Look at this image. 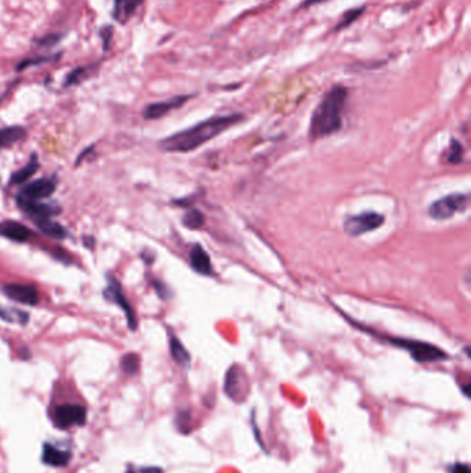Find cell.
I'll return each instance as SVG.
<instances>
[{
  "mask_svg": "<svg viewBox=\"0 0 471 473\" xmlns=\"http://www.w3.org/2000/svg\"><path fill=\"white\" fill-rule=\"evenodd\" d=\"M17 202H18V206L24 212L37 216V219H49L50 216H53L58 212V208H54V206L47 205V203H41L38 201H30V199L18 198Z\"/></svg>",
  "mask_w": 471,
  "mask_h": 473,
  "instance_id": "13",
  "label": "cell"
},
{
  "mask_svg": "<svg viewBox=\"0 0 471 473\" xmlns=\"http://www.w3.org/2000/svg\"><path fill=\"white\" fill-rule=\"evenodd\" d=\"M183 223H184V226H186L187 229H190V230H199V229L203 226V223H205V216H203V213H202L200 210H198V209H190V210L184 215V217H183Z\"/></svg>",
  "mask_w": 471,
  "mask_h": 473,
  "instance_id": "22",
  "label": "cell"
},
{
  "mask_svg": "<svg viewBox=\"0 0 471 473\" xmlns=\"http://www.w3.org/2000/svg\"><path fill=\"white\" fill-rule=\"evenodd\" d=\"M470 203L469 194H451L434 201L429 208V216L434 220H448L456 213L467 210Z\"/></svg>",
  "mask_w": 471,
  "mask_h": 473,
  "instance_id": "4",
  "label": "cell"
},
{
  "mask_svg": "<svg viewBox=\"0 0 471 473\" xmlns=\"http://www.w3.org/2000/svg\"><path fill=\"white\" fill-rule=\"evenodd\" d=\"M190 263H191V267L202 276H210L213 273L210 256L200 245L193 246L190 252Z\"/></svg>",
  "mask_w": 471,
  "mask_h": 473,
  "instance_id": "12",
  "label": "cell"
},
{
  "mask_svg": "<svg viewBox=\"0 0 471 473\" xmlns=\"http://www.w3.org/2000/svg\"><path fill=\"white\" fill-rule=\"evenodd\" d=\"M385 339L392 345H395L396 348L405 349L418 362H435L448 360V355L442 349L434 346L432 343L411 339H398V338H385Z\"/></svg>",
  "mask_w": 471,
  "mask_h": 473,
  "instance_id": "3",
  "label": "cell"
},
{
  "mask_svg": "<svg viewBox=\"0 0 471 473\" xmlns=\"http://www.w3.org/2000/svg\"><path fill=\"white\" fill-rule=\"evenodd\" d=\"M3 292L10 299H13L15 302H20V303H24V305L35 306L39 302V292L32 285L7 284V285L3 286Z\"/></svg>",
  "mask_w": 471,
  "mask_h": 473,
  "instance_id": "9",
  "label": "cell"
},
{
  "mask_svg": "<svg viewBox=\"0 0 471 473\" xmlns=\"http://www.w3.org/2000/svg\"><path fill=\"white\" fill-rule=\"evenodd\" d=\"M154 286H155V289H157V295H159L162 299H166V298H167V288H166L164 284H162L160 281L155 279V281H154Z\"/></svg>",
  "mask_w": 471,
  "mask_h": 473,
  "instance_id": "27",
  "label": "cell"
},
{
  "mask_svg": "<svg viewBox=\"0 0 471 473\" xmlns=\"http://www.w3.org/2000/svg\"><path fill=\"white\" fill-rule=\"evenodd\" d=\"M104 298L112 303H117L119 308L124 312V315L127 317V322L131 331H134L137 328V321L136 317L133 315V310L126 299V296L122 292V286L117 281L115 277L108 276V286L104 291Z\"/></svg>",
  "mask_w": 471,
  "mask_h": 473,
  "instance_id": "7",
  "label": "cell"
},
{
  "mask_svg": "<svg viewBox=\"0 0 471 473\" xmlns=\"http://www.w3.org/2000/svg\"><path fill=\"white\" fill-rule=\"evenodd\" d=\"M365 11V7H358V8H353V10H347L342 20L339 21V24L333 28V32H339V31H343L346 28H349L350 25H353L354 23L363 14Z\"/></svg>",
  "mask_w": 471,
  "mask_h": 473,
  "instance_id": "21",
  "label": "cell"
},
{
  "mask_svg": "<svg viewBox=\"0 0 471 473\" xmlns=\"http://www.w3.org/2000/svg\"><path fill=\"white\" fill-rule=\"evenodd\" d=\"M120 367L122 371L127 375V377H133L138 372L140 368V357L134 353H129L124 355L120 361Z\"/></svg>",
  "mask_w": 471,
  "mask_h": 473,
  "instance_id": "23",
  "label": "cell"
},
{
  "mask_svg": "<svg viewBox=\"0 0 471 473\" xmlns=\"http://www.w3.org/2000/svg\"><path fill=\"white\" fill-rule=\"evenodd\" d=\"M112 32H114V30H112L111 27H104V28L100 31V35H101V38H103L104 50H108V47H110L111 38H112Z\"/></svg>",
  "mask_w": 471,
  "mask_h": 473,
  "instance_id": "26",
  "label": "cell"
},
{
  "mask_svg": "<svg viewBox=\"0 0 471 473\" xmlns=\"http://www.w3.org/2000/svg\"><path fill=\"white\" fill-rule=\"evenodd\" d=\"M463 157H465V149L462 146V143H459L458 140H452L451 141V147H449V151H448V157H446V160L449 163H460L463 160Z\"/></svg>",
  "mask_w": 471,
  "mask_h": 473,
  "instance_id": "25",
  "label": "cell"
},
{
  "mask_svg": "<svg viewBox=\"0 0 471 473\" xmlns=\"http://www.w3.org/2000/svg\"><path fill=\"white\" fill-rule=\"evenodd\" d=\"M349 90L344 86H333L315 108L310 122V139L319 140L337 133L343 126V113Z\"/></svg>",
  "mask_w": 471,
  "mask_h": 473,
  "instance_id": "2",
  "label": "cell"
},
{
  "mask_svg": "<svg viewBox=\"0 0 471 473\" xmlns=\"http://www.w3.org/2000/svg\"><path fill=\"white\" fill-rule=\"evenodd\" d=\"M242 384H245V375L240 368L238 367H231L227 371L226 375V384H224V391L228 394L233 400H238L240 391H242Z\"/></svg>",
  "mask_w": 471,
  "mask_h": 473,
  "instance_id": "14",
  "label": "cell"
},
{
  "mask_svg": "<svg viewBox=\"0 0 471 473\" xmlns=\"http://www.w3.org/2000/svg\"><path fill=\"white\" fill-rule=\"evenodd\" d=\"M0 234L15 242H24L30 238V230L18 222H4L0 225Z\"/></svg>",
  "mask_w": 471,
  "mask_h": 473,
  "instance_id": "15",
  "label": "cell"
},
{
  "mask_svg": "<svg viewBox=\"0 0 471 473\" xmlns=\"http://www.w3.org/2000/svg\"><path fill=\"white\" fill-rule=\"evenodd\" d=\"M144 0H114V17L118 23H126Z\"/></svg>",
  "mask_w": 471,
  "mask_h": 473,
  "instance_id": "16",
  "label": "cell"
},
{
  "mask_svg": "<svg viewBox=\"0 0 471 473\" xmlns=\"http://www.w3.org/2000/svg\"><path fill=\"white\" fill-rule=\"evenodd\" d=\"M0 317H3V318H6V320H7V315H6L4 312H1V310H0Z\"/></svg>",
  "mask_w": 471,
  "mask_h": 473,
  "instance_id": "31",
  "label": "cell"
},
{
  "mask_svg": "<svg viewBox=\"0 0 471 473\" xmlns=\"http://www.w3.org/2000/svg\"><path fill=\"white\" fill-rule=\"evenodd\" d=\"M193 96H174L169 100L164 101H159V103H153L150 106H147L143 111V117L148 120L153 119H159L164 115H167L169 113H172L173 110H177L180 107H183Z\"/></svg>",
  "mask_w": 471,
  "mask_h": 473,
  "instance_id": "8",
  "label": "cell"
},
{
  "mask_svg": "<svg viewBox=\"0 0 471 473\" xmlns=\"http://www.w3.org/2000/svg\"><path fill=\"white\" fill-rule=\"evenodd\" d=\"M87 411L79 404H60L54 408L51 420L56 428L70 429L72 427H82L86 424Z\"/></svg>",
  "mask_w": 471,
  "mask_h": 473,
  "instance_id": "6",
  "label": "cell"
},
{
  "mask_svg": "<svg viewBox=\"0 0 471 473\" xmlns=\"http://www.w3.org/2000/svg\"><path fill=\"white\" fill-rule=\"evenodd\" d=\"M25 136V129L21 126H11L0 130V150L15 144Z\"/></svg>",
  "mask_w": 471,
  "mask_h": 473,
  "instance_id": "18",
  "label": "cell"
},
{
  "mask_svg": "<svg viewBox=\"0 0 471 473\" xmlns=\"http://www.w3.org/2000/svg\"><path fill=\"white\" fill-rule=\"evenodd\" d=\"M451 473H470V468L465 464H455L451 467Z\"/></svg>",
  "mask_w": 471,
  "mask_h": 473,
  "instance_id": "28",
  "label": "cell"
},
{
  "mask_svg": "<svg viewBox=\"0 0 471 473\" xmlns=\"http://www.w3.org/2000/svg\"><path fill=\"white\" fill-rule=\"evenodd\" d=\"M94 244H96V241H94L93 237H86V238H84V245H86L87 248H93Z\"/></svg>",
  "mask_w": 471,
  "mask_h": 473,
  "instance_id": "30",
  "label": "cell"
},
{
  "mask_svg": "<svg viewBox=\"0 0 471 473\" xmlns=\"http://www.w3.org/2000/svg\"><path fill=\"white\" fill-rule=\"evenodd\" d=\"M71 461V453L68 450H61L57 446L51 443H44L41 448V462L54 467V468H61L68 465Z\"/></svg>",
  "mask_w": 471,
  "mask_h": 473,
  "instance_id": "11",
  "label": "cell"
},
{
  "mask_svg": "<svg viewBox=\"0 0 471 473\" xmlns=\"http://www.w3.org/2000/svg\"><path fill=\"white\" fill-rule=\"evenodd\" d=\"M243 119L242 114L220 115L202 120L190 129L174 133L162 140L160 147L169 153H190L213 140L227 129L233 127Z\"/></svg>",
  "mask_w": 471,
  "mask_h": 473,
  "instance_id": "1",
  "label": "cell"
},
{
  "mask_svg": "<svg viewBox=\"0 0 471 473\" xmlns=\"http://www.w3.org/2000/svg\"><path fill=\"white\" fill-rule=\"evenodd\" d=\"M169 348H170V355L172 358L174 360V362L183 368H187L191 362V355L188 353V351L184 348V345L180 342L179 338H176L174 335L170 336L169 341Z\"/></svg>",
  "mask_w": 471,
  "mask_h": 473,
  "instance_id": "17",
  "label": "cell"
},
{
  "mask_svg": "<svg viewBox=\"0 0 471 473\" xmlns=\"http://www.w3.org/2000/svg\"><path fill=\"white\" fill-rule=\"evenodd\" d=\"M386 217L378 212H363L359 215H351L344 219L343 229L347 236L358 237L370 232H375L383 226Z\"/></svg>",
  "mask_w": 471,
  "mask_h": 473,
  "instance_id": "5",
  "label": "cell"
},
{
  "mask_svg": "<svg viewBox=\"0 0 471 473\" xmlns=\"http://www.w3.org/2000/svg\"><path fill=\"white\" fill-rule=\"evenodd\" d=\"M94 70H96V65H86V67H78V68H75V70L68 75L65 84H67V86L78 84L80 82H83L84 79L89 78Z\"/></svg>",
  "mask_w": 471,
  "mask_h": 473,
  "instance_id": "24",
  "label": "cell"
},
{
  "mask_svg": "<svg viewBox=\"0 0 471 473\" xmlns=\"http://www.w3.org/2000/svg\"><path fill=\"white\" fill-rule=\"evenodd\" d=\"M322 1H326V0H304L302 4H300V7L302 8H309V7H311V6H315V4H319V3H322Z\"/></svg>",
  "mask_w": 471,
  "mask_h": 473,
  "instance_id": "29",
  "label": "cell"
},
{
  "mask_svg": "<svg viewBox=\"0 0 471 473\" xmlns=\"http://www.w3.org/2000/svg\"><path fill=\"white\" fill-rule=\"evenodd\" d=\"M38 169H39L38 158H37V156H32L28 165H25L21 170H18L17 173H14V175L11 176L10 183H11V184H21V183H25V182H28V180L37 173Z\"/></svg>",
  "mask_w": 471,
  "mask_h": 473,
  "instance_id": "19",
  "label": "cell"
},
{
  "mask_svg": "<svg viewBox=\"0 0 471 473\" xmlns=\"http://www.w3.org/2000/svg\"><path fill=\"white\" fill-rule=\"evenodd\" d=\"M56 180L54 179H39L24 187L20 197L30 201H38L41 198H49L56 190Z\"/></svg>",
  "mask_w": 471,
  "mask_h": 473,
  "instance_id": "10",
  "label": "cell"
},
{
  "mask_svg": "<svg viewBox=\"0 0 471 473\" xmlns=\"http://www.w3.org/2000/svg\"><path fill=\"white\" fill-rule=\"evenodd\" d=\"M37 225L39 227L40 230L46 234V236L50 237V238H56V239H63L67 237V232L65 229L57 223V222H53L50 219H37Z\"/></svg>",
  "mask_w": 471,
  "mask_h": 473,
  "instance_id": "20",
  "label": "cell"
}]
</instances>
